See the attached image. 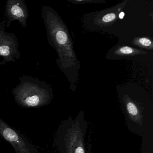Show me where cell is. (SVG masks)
Masks as SVG:
<instances>
[{
    "label": "cell",
    "instance_id": "obj_1",
    "mask_svg": "<svg viewBox=\"0 0 153 153\" xmlns=\"http://www.w3.org/2000/svg\"><path fill=\"white\" fill-rule=\"evenodd\" d=\"M19 79L20 83L12 91L18 105L25 108H39L49 103L51 93L46 82L27 76Z\"/></svg>",
    "mask_w": 153,
    "mask_h": 153
},
{
    "label": "cell",
    "instance_id": "obj_2",
    "mask_svg": "<svg viewBox=\"0 0 153 153\" xmlns=\"http://www.w3.org/2000/svg\"><path fill=\"white\" fill-rule=\"evenodd\" d=\"M0 136L14 148L16 153H39L25 136L0 118Z\"/></svg>",
    "mask_w": 153,
    "mask_h": 153
},
{
    "label": "cell",
    "instance_id": "obj_3",
    "mask_svg": "<svg viewBox=\"0 0 153 153\" xmlns=\"http://www.w3.org/2000/svg\"><path fill=\"white\" fill-rule=\"evenodd\" d=\"M6 20L4 18L0 23V56L3 59L0 65H2L6 62H15L20 57L17 38L13 33L6 32Z\"/></svg>",
    "mask_w": 153,
    "mask_h": 153
},
{
    "label": "cell",
    "instance_id": "obj_4",
    "mask_svg": "<svg viewBox=\"0 0 153 153\" xmlns=\"http://www.w3.org/2000/svg\"><path fill=\"white\" fill-rule=\"evenodd\" d=\"M29 13L24 0H7L5 7V19L7 27L11 23L18 21L24 28L27 26V20Z\"/></svg>",
    "mask_w": 153,
    "mask_h": 153
},
{
    "label": "cell",
    "instance_id": "obj_5",
    "mask_svg": "<svg viewBox=\"0 0 153 153\" xmlns=\"http://www.w3.org/2000/svg\"><path fill=\"white\" fill-rule=\"evenodd\" d=\"M127 110L128 112L133 116L137 115L138 113V110L135 105L132 102L128 103L127 105Z\"/></svg>",
    "mask_w": 153,
    "mask_h": 153
},
{
    "label": "cell",
    "instance_id": "obj_6",
    "mask_svg": "<svg viewBox=\"0 0 153 153\" xmlns=\"http://www.w3.org/2000/svg\"><path fill=\"white\" fill-rule=\"evenodd\" d=\"M115 18H116V16L115 14H113V13H111V14L105 15L102 18V20L105 23H109V22H111L114 20Z\"/></svg>",
    "mask_w": 153,
    "mask_h": 153
},
{
    "label": "cell",
    "instance_id": "obj_7",
    "mask_svg": "<svg viewBox=\"0 0 153 153\" xmlns=\"http://www.w3.org/2000/svg\"><path fill=\"white\" fill-rule=\"evenodd\" d=\"M140 44L144 46H149L151 45V42L150 40L146 38H141L139 40Z\"/></svg>",
    "mask_w": 153,
    "mask_h": 153
},
{
    "label": "cell",
    "instance_id": "obj_8",
    "mask_svg": "<svg viewBox=\"0 0 153 153\" xmlns=\"http://www.w3.org/2000/svg\"><path fill=\"white\" fill-rule=\"evenodd\" d=\"M120 51L121 53L124 54H130L133 52L132 49L128 46H125L120 48Z\"/></svg>",
    "mask_w": 153,
    "mask_h": 153
},
{
    "label": "cell",
    "instance_id": "obj_9",
    "mask_svg": "<svg viewBox=\"0 0 153 153\" xmlns=\"http://www.w3.org/2000/svg\"><path fill=\"white\" fill-rule=\"evenodd\" d=\"M75 153H85V151L83 148L79 146L75 150Z\"/></svg>",
    "mask_w": 153,
    "mask_h": 153
},
{
    "label": "cell",
    "instance_id": "obj_10",
    "mask_svg": "<svg viewBox=\"0 0 153 153\" xmlns=\"http://www.w3.org/2000/svg\"><path fill=\"white\" fill-rule=\"evenodd\" d=\"M124 16V13L123 12H122L120 13V15H119V17H120V19H122L123 18V17Z\"/></svg>",
    "mask_w": 153,
    "mask_h": 153
}]
</instances>
